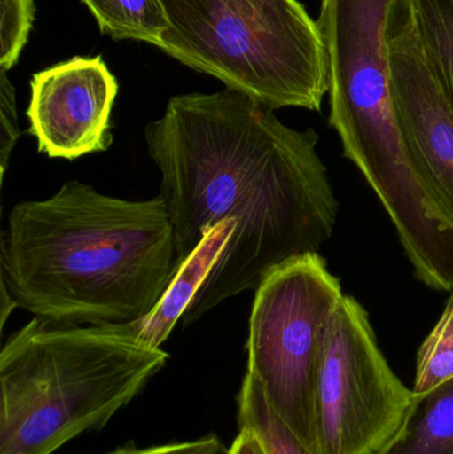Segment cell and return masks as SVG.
<instances>
[{
	"label": "cell",
	"mask_w": 453,
	"mask_h": 454,
	"mask_svg": "<svg viewBox=\"0 0 453 454\" xmlns=\"http://www.w3.org/2000/svg\"><path fill=\"white\" fill-rule=\"evenodd\" d=\"M117 93L116 77L100 56L74 58L35 74L27 117L40 153L72 161L108 151Z\"/></svg>",
	"instance_id": "ba28073f"
},
{
	"label": "cell",
	"mask_w": 453,
	"mask_h": 454,
	"mask_svg": "<svg viewBox=\"0 0 453 454\" xmlns=\"http://www.w3.org/2000/svg\"><path fill=\"white\" fill-rule=\"evenodd\" d=\"M377 454H453V378L414 394L398 431Z\"/></svg>",
	"instance_id": "30bf717a"
},
{
	"label": "cell",
	"mask_w": 453,
	"mask_h": 454,
	"mask_svg": "<svg viewBox=\"0 0 453 454\" xmlns=\"http://www.w3.org/2000/svg\"><path fill=\"white\" fill-rule=\"evenodd\" d=\"M35 0H0V69L10 71L20 58L34 26Z\"/></svg>",
	"instance_id": "9a60e30c"
},
{
	"label": "cell",
	"mask_w": 453,
	"mask_h": 454,
	"mask_svg": "<svg viewBox=\"0 0 453 454\" xmlns=\"http://www.w3.org/2000/svg\"><path fill=\"white\" fill-rule=\"evenodd\" d=\"M226 454H266L258 437L246 429H239V434Z\"/></svg>",
	"instance_id": "ac0fdd59"
},
{
	"label": "cell",
	"mask_w": 453,
	"mask_h": 454,
	"mask_svg": "<svg viewBox=\"0 0 453 454\" xmlns=\"http://www.w3.org/2000/svg\"><path fill=\"white\" fill-rule=\"evenodd\" d=\"M15 88L11 84L7 71L0 69V175L4 177L13 148L20 137Z\"/></svg>",
	"instance_id": "2e32d148"
},
{
	"label": "cell",
	"mask_w": 453,
	"mask_h": 454,
	"mask_svg": "<svg viewBox=\"0 0 453 454\" xmlns=\"http://www.w3.org/2000/svg\"><path fill=\"white\" fill-rule=\"evenodd\" d=\"M426 58L453 108V0H412Z\"/></svg>",
	"instance_id": "4fadbf2b"
},
{
	"label": "cell",
	"mask_w": 453,
	"mask_h": 454,
	"mask_svg": "<svg viewBox=\"0 0 453 454\" xmlns=\"http://www.w3.org/2000/svg\"><path fill=\"white\" fill-rule=\"evenodd\" d=\"M223 452L225 448L223 442L215 434H209L194 442L157 445V447L143 448V450L127 445L109 454H223Z\"/></svg>",
	"instance_id": "e0dca14e"
},
{
	"label": "cell",
	"mask_w": 453,
	"mask_h": 454,
	"mask_svg": "<svg viewBox=\"0 0 453 454\" xmlns=\"http://www.w3.org/2000/svg\"><path fill=\"white\" fill-rule=\"evenodd\" d=\"M177 269L160 194L127 201L80 181L44 201L19 202L0 239V288L53 327L137 322Z\"/></svg>",
	"instance_id": "7a4b0ae2"
},
{
	"label": "cell",
	"mask_w": 453,
	"mask_h": 454,
	"mask_svg": "<svg viewBox=\"0 0 453 454\" xmlns=\"http://www.w3.org/2000/svg\"><path fill=\"white\" fill-rule=\"evenodd\" d=\"M453 378V291L435 328L418 352L414 394H425Z\"/></svg>",
	"instance_id": "5bb4252c"
},
{
	"label": "cell",
	"mask_w": 453,
	"mask_h": 454,
	"mask_svg": "<svg viewBox=\"0 0 453 454\" xmlns=\"http://www.w3.org/2000/svg\"><path fill=\"white\" fill-rule=\"evenodd\" d=\"M391 93L415 165L453 226V108L426 58L412 0H394L387 24Z\"/></svg>",
	"instance_id": "52a82bcc"
},
{
	"label": "cell",
	"mask_w": 453,
	"mask_h": 454,
	"mask_svg": "<svg viewBox=\"0 0 453 454\" xmlns=\"http://www.w3.org/2000/svg\"><path fill=\"white\" fill-rule=\"evenodd\" d=\"M412 397L383 356L366 309L343 295L319 357L316 454H377L398 431Z\"/></svg>",
	"instance_id": "8992f818"
},
{
	"label": "cell",
	"mask_w": 453,
	"mask_h": 454,
	"mask_svg": "<svg viewBox=\"0 0 453 454\" xmlns=\"http://www.w3.org/2000/svg\"><path fill=\"white\" fill-rule=\"evenodd\" d=\"M168 360L125 325L53 327L34 317L0 352V454H52L98 431Z\"/></svg>",
	"instance_id": "3957f363"
},
{
	"label": "cell",
	"mask_w": 453,
	"mask_h": 454,
	"mask_svg": "<svg viewBox=\"0 0 453 454\" xmlns=\"http://www.w3.org/2000/svg\"><path fill=\"white\" fill-rule=\"evenodd\" d=\"M234 226L233 221H225L205 231L193 253L178 266L154 309L137 322L122 325L145 343L161 348L223 256Z\"/></svg>",
	"instance_id": "9c48e42d"
},
{
	"label": "cell",
	"mask_w": 453,
	"mask_h": 454,
	"mask_svg": "<svg viewBox=\"0 0 453 454\" xmlns=\"http://www.w3.org/2000/svg\"><path fill=\"white\" fill-rule=\"evenodd\" d=\"M239 429L253 432L266 454H314L274 410L262 386L246 373L238 397Z\"/></svg>",
	"instance_id": "7c38bea8"
},
{
	"label": "cell",
	"mask_w": 453,
	"mask_h": 454,
	"mask_svg": "<svg viewBox=\"0 0 453 454\" xmlns=\"http://www.w3.org/2000/svg\"><path fill=\"white\" fill-rule=\"evenodd\" d=\"M101 34L159 45L170 24L160 0H82Z\"/></svg>",
	"instance_id": "8fae6325"
},
{
	"label": "cell",
	"mask_w": 453,
	"mask_h": 454,
	"mask_svg": "<svg viewBox=\"0 0 453 454\" xmlns=\"http://www.w3.org/2000/svg\"><path fill=\"white\" fill-rule=\"evenodd\" d=\"M340 279L318 253L271 270L255 290L247 373L314 454L313 400L322 344L340 304Z\"/></svg>",
	"instance_id": "5b68a950"
},
{
	"label": "cell",
	"mask_w": 453,
	"mask_h": 454,
	"mask_svg": "<svg viewBox=\"0 0 453 454\" xmlns=\"http://www.w3.org/2000/svg\"><path fill=\"white\" fill-rule=\"evenodd\" d=\"M0 290H2V288H0ZM0 294H2V301H0V315H2V319H0V325H2V327H4L8 315L11 314L13 309H18V307L15 306L12 299L7 295L4 290L0 291Z\"/></svg>",
	"instance_id": "d6986e66"
},
{
	"label": "cell",
	"mask_w": 453,
	"mask_h": 454,
	"mask_svg": "<svg viewBox=\"0 0 453 454\" xmlns=\"http://www.w3.org/2000/svg\"><path fill=\"white\" fill-rule=\"evenodd\" d=\"M144 137L161 175L178 266L205 231L236 223L184 325L257 290L271 270L318 253L332 237L338 202L316 152L318 136L282 124L250 96L228 88L173 96Z\"/></svg>",
	"instance_id": "6da1fadb"
},
{
	"label": "cell",
	"mask_w": 453,
	"mask_h": 454,
	"mask_svg": "<svg viewBox=\"0 0 453 454\" xmlns=\"http://www.w3.org/2000/svg\"><path fill=\"white\" fill-rule=\"evenodd\" d=\"M157 47L269 108L319 111L329 92L318 24L298 0H160Z\"/></svg>",
	"instance_id": "277c9868"
}]
</instances>
